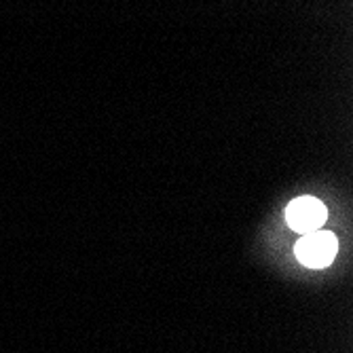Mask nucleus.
I'll use <instances>...</instances> for the list:
<instances>
[{
    "label": "nucleus",
    "mask_w": 353,
    "mask_h": 353,
    "mask_svg": "<svg viewBox=\"0 0 353 353\" xmlns=\"http://www.w3.org/2000/svg\"><path fill=\"white\" fill-rule=\"evenodd\" d=\"M339 250V241L332 233L328 231H311L305 233L294 252H296V259L309 267V269H324L332 263V259L336 256Z\"/></svg>",
    "instance_id": "obj_1"
},
{
    "label": "nucleus",
    "mask_w": 353,
    "mask_h": 353,
    "mask_svg": "<svg viewBox=\"0 0 353 353\" xmlns=\"http://www.w3.org/2000/svg\"><path fill=\"white\" fill-rule=\"evenodd\" d=\"M326 218H328V212L324 203L315 197H299L285 210L288 224L303 235L311 231H319V227H324Z\"/></svg>",
    "instance_id": "obj_2"
}]
</instances>
